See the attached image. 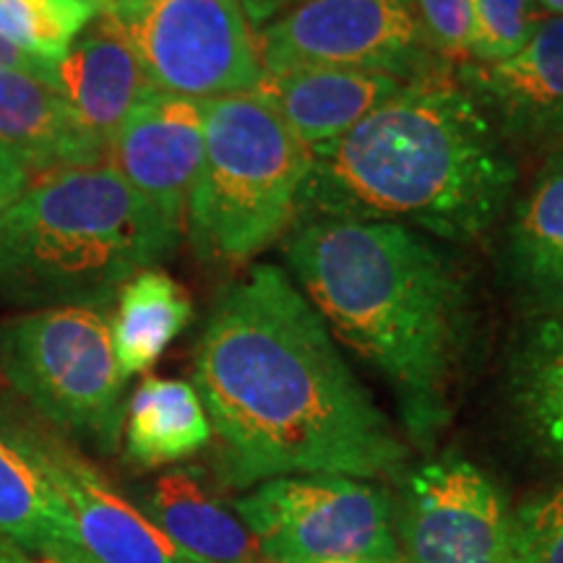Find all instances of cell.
<instances>
[{
    "instance_id": "6da1fadb",
    "label": "cell",
    "mask_w": 563,
    "mask_h": 563,
    "mask_svg": "<svg viewBox=\"0 0 563 563\" xmlns=\"http://www.w3.org/2000/svg\"><path fill=\"white\" fill-rule=\"evenodd\" d=\"M194 389L232 488L290 475L376 481L407 467L405 441L282 266H251L217 298Z\"/></svg>"
},
{
    "instance_id": "7a4b0ae2",
    "label": "cell",
    "mask_w": 563,
    "mask_h": 563,
    "mask_svg": "<svg viewBox=\"0 0 563 563\" xmlns=\"http://www.w3.org/2000/svg\"><path fill=\"white\" fill-rule=\"evenodd\" d=\"M285 258L329 332L389 386L405 431L431 449L454 412L473 300L452 256L394 222L306 217Z\"/></svg>"
},
{
    "instance_id": "3957f363",
    "label": "cell",
    "mask_w": 563,
    "mask_h": 563,
    "mask_svg": "<svg viewBox=\"0 0 563 563\" xmlns=\"http://www.w3.org/2000/svg\"><path fill=\"white\" fill-rule=\"evenodd\" d=\"M311 152L300 220L394 222L454 243L501 222L519 180L511 146L452 79L410 84Z\"/></svg>"
},
{
    "instance_id": "277c9868",
    "label": "cell",
    "mask_w": 563,
    "mask_h": 563,
    "mask_svg": "<svg viewBox=\"0 0 563 563\" xmlns=\"http://www.w3.org/2000/svg\"><path fill=\"white\" fill-rule=\"evenodd\" d=\"M178 241L110 162L45 175L0 217V300L108 308Z\"/></svg>"
},
{
    "instance_id": "5b68a950",
    "label": "cell",
    "mask_w": 563,
    "mask_h": 563,
    "mask_svg": "<svg viewBox=\"0 0 563 563\" xmlns=\"http://www.w3.org/2000/svg\"><path fill=\"white\" fill-rule=\"evenodd\" d=\"M313 152L253 91L203 102V162L186 209L203 262L241 264L290 235Z\"/></svg>"
},
{
    "instance_id": "8992f818",
    "label": "cell",
    "mask_w": 563,
    "mask_h": 563,
    "mask_svg": "<svg viewBox=\"0 0 563 563\" xmlns=\"http://www.w3.org/2000/svg\"><path fill=\"white\" fill-rule=\"evenodd\" d=\"M0 378L58 431L104 452L121 439L125 376L104 308L60 306L0 319Z\"/></svg>"
},
{
    "instance_id": "52a82bcc",
    "label": "cell",
    "mask_w": 563,
    "mask_h": 563,
    "mask_svg": "<svg viewBox=\"0 0 563 563\" xmlns=\"http://www.w3.org/2000/svg\"><path fill=\"white\" fill-rule=\"evenodd\" d=\"M269 563H407L394 496L342 475H290L232 501Z\"/></svg>"
},
{
    "instance_id": "ba28073f",
    "label": "cell",
    "mask_w": 563,
    "mask_h": 563,
    "mask_svg": "<svg viewBox=\"0 0 563 563\" xmlns=\"http://www.w3.org/2000/svg\"><path fill=\"white\" fill-rule=\"evenodd\" d=\"M253 34L262 74L319 66L384 70L407 84L449 79L412 0H306Z\"/></svg>"
},
{
    "instance_id": "9c48e42d",
    "label": "cell",
    "mask_w": 563,
    "mask_h": 563,
    "mask_svg": "<svg viewBox=\"0 0 563 563\" xmlns=\"http://www.w3.org/2000/svg\"><path fill=\"white\" fill-rule=\"evenodd\" d=\"M154 89L211 102L262 79L256 34L235 0H150L118 21Z\"/></svg>"
},
{
    "instance_id": "30bf717a",
    "label": "cell",
    "mask_w": 563,
    "mask_h": 563,
    "mask_svg": "<svg viewBox=\"0 0 563 563\" xmlns=\"http://www.w3.org/2000/svg\"><path fill=\"white\" fill-rule=\"evenodd\" d=\"M397 481L394 527L407 563H519L509 501L477 464L449 454Z\"/></svg>"
},
{
    "instance_id": "8fae6325",
    "label": "cell",
    "mask_w": 563,
    "mask_h": 563,
    "mask_svg": "<svg viewBox=\"0 0 563 563\" xmlns=\"http://www.w3.org/2000/svg\"><path fill=\"white\" fill-rule=\"evenodd\" d=\"M0 435L55 490L84 563H196L58 435L13 418Z\"/></svg>"
},
{
    "instance_id": "7c38bea8",
    "label": "cell",
    "mask_w": 563,
    "mask_h": 563,
    "mask_svg": "<svg viewBox=\"0 0 563 563\" xmlns=\"http://www.w3.org/2000/svg\"><path fill=\"white\" fill-rule=\"evenodd\" d=\"M108 162L167 228L183 232L203 162V102L154 89L115 133Z\"/></svg>"
},
{
    "instance_id": "4fadbf2b",
    "label": "cell",
    "mask_w": 563,
    "mask_h": 563,
    "mask_svg": "<svg viewBox=\"0 0 563 563\" xmlns=\"http://www.w3.org/2000/svg\"><path fill=\"white\" fill-rule=\"evenodd\" d=\"M460 84L509 146H563V16H543L530 42L501 63L464 60Z\"/></svg>"
},
{
    "instance_id": "5bb4252c",
    "label": "cell",
    "mask_w": 563,
    "mask_h": 563,
    "mask_svg": "<svg viewBox=\"0 0 563 563\" xmlns=\"http://www.w3.org/2000/svg\"><path fill=\"white\" fill-rule=\"evenodd\" d=\"M498 277L525 316L563 313V150L511 207L498 245Z\"/></svg>"
},
{
    "instance_id": "9a60e30c",
    "label": "cell",
    "mask_w": 563,
    "mask_h": 563,
    "mask_svg": "<svg viewBox=\"0 0 563 563\" xmlns=\"http://www.w3.org/2000/svg\"><path fill=\"white\" fill-rule=\"evenodd\" d=\"M55 89L108 152L131 112L152 95L154 84L123 26L100 13L55 66Z\"/></svg>"
},
{
    "instance_id": "2e32d148",
    "label": "cell",
    "mask_w": 563,
    "mask_h": 563,
    "mask_svg": "<svg viewBox=\"0 0 563 563\" xmlns=\"http://www.w3.org/2000/svg\"><path fill=\"white\" fill-rule=\"evenodd\" d=\"M410 84L384 70L287 68L262 74L253 95L269 108L308 150L344 136L352 125Z\"/></svg>"
},
{
    "instance_id": "e0dca14e",
    "label": "cell",
    "mask_w": 563,
    "mask_h": 563,
    "mask_svg": "<svg viewBox=\"0 0 563 563\" xmlns=\"http://www.w3.org/2000/svg\"><path fill=\"white\" fill-rule=\"evenodd\" d=\"M0 152L32 178L108 162L66 97L24 70H0Z\"/></svg>"
},
{
    "instance_id": "ac0fdd59",
    "label": "cell",
    "mask_w": 563,
    "mask_h": 563,
    "mask_svg": "<svg viewBox=\"0 0 563 563\" xmlns=\"http://www.w3.org/2000/svg\"><path fill=\"white\" fill-rule=\"evenodd\" d=\"M504 397L525 446L563 470V313L527 316L506 357Z\"/></svg>"
},
{
    "instance_id": "d6986e66",
    "label": "cell",
    "mask_w": 563,
    "mask_h": 563,
    "mask_svg": "<svg viewBox=\"0 0 563 563\" xmlns=\"http://www.w3.org/2000/svg\"><path fill=\"white\" fill-rule=\"evenodd\" d=\"M144 514L196 563H269L235 509L211 496L194 470L162 475Z\"/></svg>"
},
{
    "instance_id": "ffe728a7",
    "label": "cell",
    "mask_w": 563,
    "mask_h": 563,
    "mask_svg": "<svg viewBox=\"0 0 563 563\" xmlns=\"http://www.w3.org/2000/svg\"><path fill=\"white\" fill-rule=\"evenodd\" d=\"M211 441V426L194 384L150 376L125 412V452L141 467L183 462Z\"/></svg>"
},
{
    "instance_id": "44dd1931",
    "label": "cell",
    "mask_w": 563,
    "mask_h": 563,
    "mask_svg": "<svg viewBox=\"0 0 563 563\" xmlns=\"http://www.w3.org/2000/svg\"><path fill=\"white\" fill-rule=\"evenodd\" d=\"M0 543L42 563H84L55 490L3 435H0Z\"/></svg>"
},
{
    "instance_id": "7402d4cb",
    "label": "cell",
    "mask_w": 563,
    "mask_h": 563,
    "mask_svg": "<svg viewBox=\"0 0 563 563\" xmlns=\"http://www.w3.org/2000/svg\"><path fill=\"white\" fill-rule=\"evenodd\" d=\"M110 319L112 347L125 378L146 373L162 352L191 323L194 306L186 290L162 269H144L118 292Z\"/></svg>"
},
{
    "instance_id": "603a6c76",
    "label": "cell",
    "mask_w": 563,
    "mask_h": 563,
    "mask_svg": "<svg viewBox=\"0 0 563 563\" xmlns=\"http://www.w3.org/2000/svg\"><path fill=\"white\" fill-rule=\"evenodd\" d=\"M100 11V0H0V40L55 68Z\"/></svg>"
},
{
    "instance_id": "cb8c5ba5",
    "label": "cell",
    "mask_w": 563,
    "mask_h": 563,
    "mask_svg": "<svg viewBox=\"0 0 563 563\" xmlns=\"http://www.w3.org/2000/svg\"><path fill=\"white\" fill-rule=\"evenodd\" d=\"M543 21L534 0H475V32L470 58L501 63L517 55Z\"/></svg>"
},
{
    "instance_id": "d4e9b609",
    "label": "cell",
    "mask_w": 563,
    "mask_h": 563,
    "mask_svg": "<svg viewBox=\"0 0 563 563\" xmlns=\"http://www.w3.org/2000/svg\"><path fill=\"white\" fill-rule=\"evenodd\" d=\"M511 530L519 563H563V485L519 504Z\"/></svg>"
},
{
    "instance_id": "484cf974",
    "label": "cell",
    "mask_w": 563,
    "mask_h": 563,
    "mask_svg": "<svg viewBox=\"0 0 563 563\" xmlns=\"http://www.w3.org/2000/svg\"><path fill=\"white\" fill-rule=\"evenodd\" d=\"M426 42L441 60H467L475 32V0H412Z\"/></svg>"
},
{
    "instance_id": "4316f807",
    "label": "cell",
    "mask_w": 563,
    "mask_h": 563,
    "mask_svg": "<svg viewBox=\"0 0 563 563\" xmlns=\"http://www.w3.org/2000/svg\"><path fill=\"white\" fill-rule=\"evenodd\" d=\"M30 183H32V175L0 152V217H3V211L26 191Z\"/></svg>"
},
{
    "instance_id": "83f0119b",
    "label": "cell",
    "mask_w": 563,
    "mask_h": 563,
    "mask_svg": "<svg viewBox=\"0 0 563 563\" xmlns=\"http://www.w3.org/2000/svg\"><path fill=\"white\" fill-rule=\"evenodd\" d=\"M235 3L241 5L243 16L249 19L251 30H262L264 24L279 19L282 13L298 9V5L306 3V0H235Z\"/></svg>"
},
{
    "instance_id": "f1b7e54d",
    "label": "cell",
    "mask_w": 563,
    "mask_h": 563,
    "mask_svg": "<svg viewBox=\"0 0 563 563\" xmlns=\"http://www.w3.org/2000/svg\"><path fill=\"white\" fill-rule=\"evenodd\" d=\"M0 70H24V74L37 76V79L53 84L55 87L53 66H47V63H42L37 58H30V55L16 51V47H11L9 42L3 40H0Z\"/></svg>"
},
{
    "instance_id": "f546056e",
    "label": "cell",
    "mask_w": 563,
    "mask_h": 563,
    "mask_svg": "<svg viewBox=\"0 0 563 563\" xmlns=\"http://www.w3.org/2000/svg\"><path fill=\"white\" fill-rule=\"evenodd\" d=\"M146 3H150V0H100V13L115 21H125L131 13H136L141 5Z\"/></svg>"
},
{
    "instance_id": "4dcf8cb0",
    "label": "cell",
    "mask_w": 563,
    "mask_h": 563,
    "mask_svg": "<svg viewBox=\"0 0 563 563\" xmlns=\"http://www.w3.org/2000/svg\"><path fill=\"white\" fill-rule=\"evenodd\" d=\"M0 563H34V559H30L26 553L16 551V548L0 543Z\"/></svg>"
},
{
    "instance_id": "1f68e13d",
    "label": "cell",
    "mask_w": 563,
    "mask_h": 563,
    "mask_svg": "<svg viewBox=\"0 0 563 563\" xmlns=\"http://www.w3.org/2000/svg\"><path fill=\"white\" fill-rule=\"evenodd\" d=\"M540 11H548L551 16H563V0H534Z\"/></svg>"
},
{
    "instance_id": "d6a6232c",
    "label": "cell",
    "mask_w": 563,
    "mask_h": 563,
    "mask_svg": "<svg viewBox=\"0 0 563 563\" xmlns=\"http://www.w3.org/2000/svg\"><path fill=\"white\" fill-rule=\"evenodd\" d=\"M34 563H42V561H34Z\"/></svg>"
},
{
    "instance_id": "836d02e7",
    "label": "cell",
    "mask_w": 563,
    "mask_h": 563,
    "mask_svg": "<svg viewBox=\"0 0 563 563\" xmlns=\"http://www.w3.org/2000/svg\"><path fill=\"white\" fill-rule=\"evenodd\" d=\"M561 150H563V146H561Z\"/></svg>"
}]
</instances>
